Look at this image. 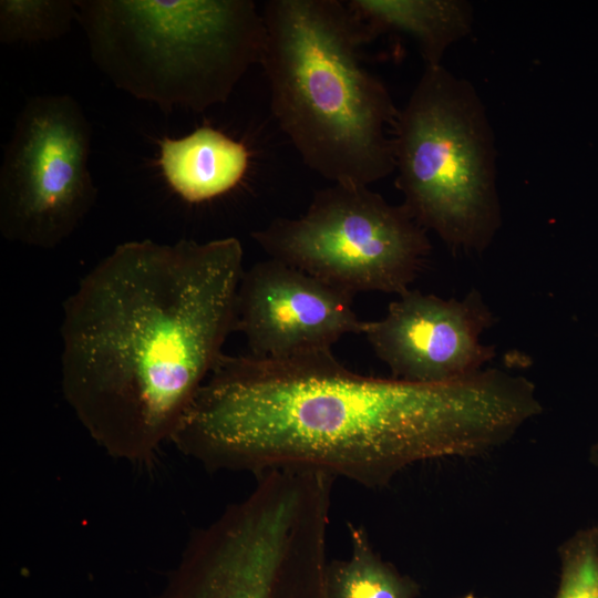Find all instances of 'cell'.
Segmentation results:
<instances>
[{
    "mask_svg": "<svg viewBox=\"0 0 598 598\" xmlns=\"http://www.w3.org/2000/svg\"><path fill=\"white\" fill-rule=\"evenodd\" d=\"M350 555L329 564L330 598H415L416 584L374 550L367 530L348 523Z\"/></svg>",
    "mask_w": 598,
    "mask_h": 598,
    "instance_id": "cell-13",
    "label": "cell"
},
{
    "mask_svg": "<svg viewBox=\"0 0 598 598\" xmlns=\"http://www.w3.org/2000/svg\"><path fill=\"white\" fill-rule=\"evenodd\" d=\"M540 409L530 380L495 368L423 383L358 374L332 350L224 353L172 442L212 472L303 468L377 489L412 464L501 446Z\"/></svg>",
    "mask_w": 598,
    "mask_h": 598,
    "instance_id": "cell-1",
    "label": "cell"
},
{
    "mask_svg": "<svg viewBox=\"0 0 598 598\" xmlns=\"http://www.w3.org/2000/svg\"><path fill=\"white\" fill-rule=\"evenodd\" d=\"M365 28L412 37L425 65H440L446 49L471 31L472 9L458 0H350Z\"/></svg>",
    "mask_w": 598,
    "mask_h": 598,
    "instance_id": "cell-12",
    "label": "cell"
},
{
    "mask_svg": "<svg viewBox=\"0 0 598 598\" xmlns=\"http://www.w3.org/2000/svg\"><path fill=\"white\" fill-rule=\"evenodd\" d=\"M91 143V124L72 95L41 94L25 102L0 167L3 238L52 249L82 225L97 197Z\"/></svg>",
    "mask_w": 598,
    "mask_h": 598,
    "instance_id": "cell-8",
    "label": "cell"
},
{
    "mask_svg": "<svg viewBox=\"0 0 598 598\" xmlns=\"http://www.w3.org/2000/svg\"><path fill=\"white\" fill-rule=\"evenodd\" d=\"M327 551L303 506L279 496L248 498L189 540L187 598H330Z\"/></svg>",
    "mask_w": 598,
    "mask_h": 598,
    "instance_id": "cell-7",
    "label": "cell"
},
{
    "mask_svg": "<svg viewBox=\"0 0 598 598\" xmlns=\"http://www.w3.org/2000/svg\"><path fill=\"white\" fill-rule=\"evenodd\" d=\"M589 461L598 467V441L590 447Z\"/></svg>",
    "mask_w": 598,
    "mask_h": 598,
    "instance_id": "cell-16",
    "label": "cell"
},
{
    "mask_svg": "<svg viewBox=\"0 0 598 598\" xmlns=\"http://www.w3.org/2000/svg\"><path fill=\"white\" fill-rule=\"evenodd\" d=\"M247 146L203 125L179 138L159 142L158 165L169 187L184 200L202 203L235 188L249 165Z\"/></svg>",
    "mask_w": 598,
    "mask_h": 598,
    "instance_id": "cell-11",
    "label": "cell"
},
{
    "mask_svg": "<svg viewBox=\"0 0 598 598\" xmlns=\"http://www.w3.org/2000/svg\"><path fill=\"white\" fill-rule=\"evenodd\" d=\"M463 598H478V597L474 596L473 594H468V595H466V596L463 597Z\"/></svg>",
    "mask_w": 598,
    "mask_h": 598,
    "instance_id": "cell-17",
    "label": "cell"
},
{
    "mask_svg": "<svg viewBox=\"0 0 598 598\" xmlns=\"http://www.w3.org/2000/svg\"><path fill=\"white\" fill-rule=\"evenodd\" d=\"M494 322L476 289L460 300L408 290L383 318L365 321L362 334L392 378L437 383L483 370L496 355L495 347L481 340Z\"/></svg>",
    "mask_w": 598,
    "mask_h": 598,
    "instance_id": "cell-9",
    "label": "cell"
},
{
    "mask_svg": "<svg viewBox=\"0 0 598 598\" xmlns=\"http://www.w3.org/2000/svg\"><path fill=\"white\" fill-rule=\"evenodd\" d=\"M424 229L369 186L333 184L307 210L279 217L251 237L274 258L352 295H403L431 252Z\"/></svg>",
    "mask_w": 598,
    "mask_h": 598,
    "instance_id": "cell-6",
    "label": "cell"
},
{
    "mask_svg": "<svg viewBox=\"0 0 598 598\" xmlns=\"http://www.w3.org/2000/svg\"><path fill=\"white\" fill-rule=\"evenodd\" d=\"M97 69L169 111L224 103L259 64L265 23L251 0H74Z\"/></svg>",
    "mask_w": 598,
    "mask_h": 598,
    "instance_id": "cell-4",
    "label": "cell"
},
{
    "mask_svg": "<svg viewBox=\"0 0 598 598\" xmlns=\"http://www.w3.org/2000/svg\"><path fill=\"white\" fill-rule=\"evenodd\" d=\"M354 295L293 266L269 258L245 270L238 287L234 332L250 354L282 359L332 350L347 334H362Z\"/></svg>",
    "mask_w": 598,
    "mask_h": 598,
    "instance_id": "cell-10",
    "label": "cell"
},
{
    "mask_svg": "<svg viewBox=\"0 0 598 598\" xmlns=\"http://www.w3.org/2000/svg\"><path fill=\"white\" fill-rule=\"evenodd\" d=\"M76 21L74 0H1L0 42L39 43L63 37Z\"/></svg>",
    "mask_w": 598,
    "mask_h": 598,
    "instance_id": "cell-14",
    "label": "cell"
},
{
    "mask_svg": "<svg viewBox=\"0 0 598 598\" xmlns=\"http://www.w3.org/2000/svg\"><path fill=\"white\" fill-rule=\"evenodd\" d=\"M239 239L117 245L63 303L61 388L111 456L154 458L234 332Z\"/></svg>",
    "mask_w": 598,
    "mask_h": 598,
    "instance_id": "cell-2",
    "label": "cell"
},
{
    "mask_svg": "<svg viewBox=\"0 0 598 598\" xmlns=\"http://www.w3.org/2000/svg\"><path fill=\"white\" fill-rule=\"evenodd\" d=\"M271 113L306 166L333 184L370 186L394 172L399 111L363 64L368 29L340 0L261 6Z\"/></svg>",
    "mask_w": 598,
    "mask_h": 598,
    "instance_id": "cell-3",
    "label": "cell"
},
{
    "mask_svg": "<svg viewBox=\"0 0 598 598\" xmlns=\"http://www.w3.org/2000/svg\"><path fill=\"white\" fill-rule=\"evenodd\" d=\"M560 576L554 598H598V525L581 528L558 548Z\"/></svg>",
    "mask_w": 598,
    "mask_h": 598,
    "instance_id": "cell-15",
    "label": "cell"
},
{
    "mask_svg": "<svg viewBox=\"0 0 598 598\" xmlns=\"http://www.w3.org/2000/svg\"><path fill=\"white\" fill-rule=\"evenodd\" d=\"M393 130L402 205L448 247L483 252L502 215L494 138L474 87L442 64L425 65Z\"/></svg>",
    "mask_w": 598,
    "mask_h": 598,
    "instance_id": "cell-5",
    "label": "cell"
}]
</instances>
